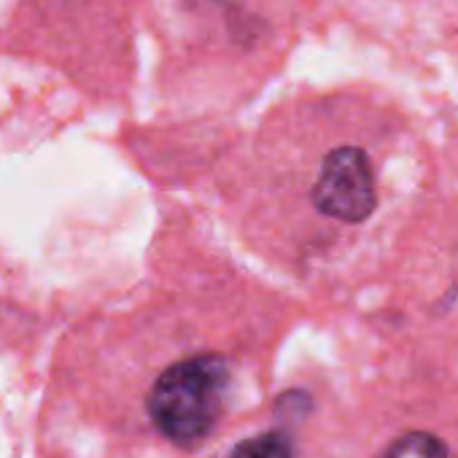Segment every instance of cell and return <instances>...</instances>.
Instances as JSON below:
<instances>
[{
    "label": "cell",
    "mask_w": 458,
    "mask_h": 458,
    "mask_svg": "<svg viewBox=\"0 0 458 458\" xmlns=\"http://www.w3.org/2000/svg\"><path fill=\"white\" fill-rule=\"evenodd\" d=\"M229 388V364L199 353L170 364L148 391V415L159 434L181 447L199 445L216 426Z\"/></svg>",
    "instance_id": "obj_1"
},
{
    "label": "cell",
    "mask_w": 458,
    "mask_h": 458,
    "mask_svg": "<svg viewBox=\"0 0 458 458\" xmlns=\"http://www.w3.org/2000/svg\"><path fill=\"white\" fill-rule=\"evenodd\" d=\"M310 199L318 213L361 224L377 208V186L369 157L356 146L332 148L318 170V178L310 189Z\"/></svg>",
    "instance_id": "obj_2"
},
{
    "label": "cell",
    "mask_w": 458,
    "mask_h": 458,
    "mask_svg": "<svg viewBox=\"0 0 458 458\" xmlns=\"http://www.w3.org/2000/svg\"><path fill=\"white\" fill-rule=\"evenodd\" d=\"M229 458H294L292 442L284 431H265L251 439H243Z\"/></svg>",
    "instance_id": "obj_3"
},
{
    "label": "cell",
    "mask_w": 458,
    "mask_h": 458,
    "mask_svg": "<svg viewBox=\"0 0 458 458\" xmlns=\"http://www.w3.org/2000/svg\"><path fill=\"white\" fill-rule=\"evenodd\" d=\"M383 458H450L447 447L442 445V439H437L434 434L426 431H410L404 437H399Z\"/></svg>",
    "instance_id": "obj_4"
}]
</instances>
